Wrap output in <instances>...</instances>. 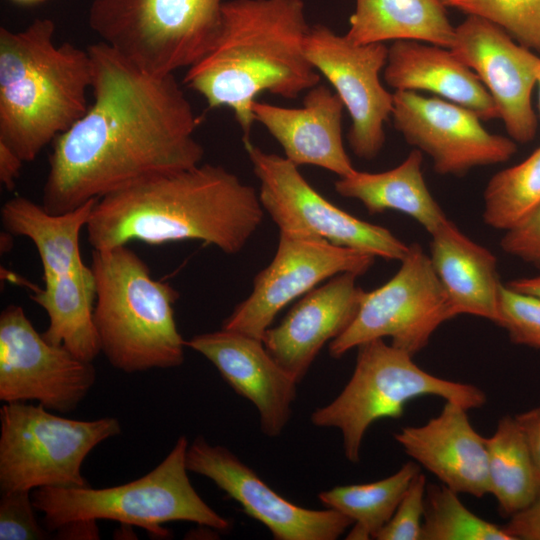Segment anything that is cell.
Returning <instances> with one entry per match:
<instances>
[{"label":"cell","instance_id":"1","mask_svg":"<svg viewBox=\"0 0 540 540\" xmlns=\"http://www.w3.org/2000/svg\"><path fill=\"white\" fill-rule=\"evenodd\" d=\"M93 102L53 141L42 206L72 211L142 178L201 164L192 105L174 74L146 72L99 41Z\"/></svg>","mask_w":540,"mask_h":540},{"label":"cell","instance_id":"2","mask_svg":"<svg viewBox=\"0 0 540 540\" xmlns=\"http://www.w3.org/2000/svg\"><path fill=\"white\" fill-rule=\"evenodd\" d=\"M263 217L252 186L221 165L205 163L148 176L99 198L86 230L93 250L131 241L197 240L237 254Z\"/></svg>","mask_w":540,"mask_h":540},{"label":"cell","instance_id":"3","mask_svg":"<svg viewBox=\"0 0 540 540\" xmlns=\"http://www.w3.org/2000/svg\"><path fill=\"white\" fill-rule=\"evenodd\" d=\"M310 27L303 0L225 1L217 39L187 69L184 84L209 108L232 110L250 139L259 94L294 99L320 83L305 51Z\"/></svg>","mask_w":540,"mask_h":540},{"label":"cell","instance_id":"4","mask_svg":"<svg viewBox=\"0 0 540 540\" xmlns=\"http://www.w3.org/2000/svg\"><path fill=\"white\" fill-rule=\"evenodd\" d=\"M52 19L20 31L0 28V141L24 162L87 110L92 67L88 50L55 42Z\"/></svg>","mask_w":540,"mask_h":540},{"label":"cell","instance_id":"5","mask_svg":"<svg viewBox=\"0 0 540 540\" xmlns=\"http://www.w3.org/2000/svg\"><path fill=\"white\" fill-rule=\"evenodd\" d=\"M90 267L96 285L93 319L109 363L126 373L180 366L186 340L174 317L179 292L154 279L126 245L93 250Z\"/></svg>","mask_w":540,"mask_h":540},{"label":"cell","instance_id":"6","mask_svg":"<svg viewBox=\"0 0 540 540\" xmlns=\"http://www.w3.org/2000/svg\"><path fill=\"white\" fill-rule=\"evenodd\" d=\"M188 440L180 436L153 470L144 476L108 488L41 487L33 490L44 527L57 531L77 521L112 520L138 526L159 537L167 536L163 524L188 521L220 532L231 522L213 510L197 493L188 477Z\"/></svg>","mask_w":540,"mask_h":540},{"label":"cell","instance_id":"7","mask_svg":"<svg viewBox=\"0 0 540 540\" xmlns=\"http://www.w3.org/2000/svg\"><path fill=\"white\" fill-rule=\"evenodd\" d=\"M354 371L339 395L310 417L313 425L341 432L344 455L360 461L368 428L383 418H400L405 405L420 396H437L466 410L482 407L485 393L478 387L447 380L421 369L409 353L375 339L357 347Z\"/></svg>","mask_w":540,"mask_h":540},{"label":"cell","instance_id":"8","mask_svg":"<svg viewBox=\"0 0 540 540\" xmlns=\"http://www.w3.org/2000/svg\"><path fill=\"white\" fill-rule=\"evenodd\" d=\"M225 0H93L88 23L100 41L138 68L174 74L213 47Z\"/></svg>","mask_w":540,"mask_h":540},{"label":"cell","instance_id":"9","mask_svg":"<svg viewBox=\"0 0 540 540\" xmlns=\"http://www.w3.org/2000/svg\"><path fill=\"white\" fill-rule=\"evenodd\" d=\"M120 432L115 417L75 420L40 404L5 403L0 409V488L88 486L81 473L85 458Z\"/></svg>","mask_w":540,"mask_h":540},{"label":"cell","instance_id":"10","mask_svg":"<svg viewBox=\"0 0 540 540\" xmlns=\"http://www.w3.org/2000/svg\"><path fill=\"white\" fill-rule=\"evenodd\" d=\"M396 274L379 288L364 292L358 312L329 343L333 358L375 339L390 338L391 345L414 356L433 333L455 317L433 266L418 243L409 245Z\"/></svg>","mask_w":540,"mask_h":540},{"label":"cell","instance_id":"11","mask_svg":"<svg viewBox=\"0 0 540 540\" xmlns=\"http://www.w3.org/2000/svg\"><path fill=\"white\" fill-rule=\"evenodd\" d=\"M243 144L260 184L261 205L279 231L312 234L374 257L404 258L409 245L387 228L358 219L328 201L285 157L262 150L250 139H243Z\"/></svg>","mask_w":540,"mask_h":540},{"label":"cell","instance_id":"12","mask_svg":"<svg viewBox=\"0 0 540 540\" xmlns=\"http://www.w3.org/2000/svg\"><path fill=\"white\" fill-rule=\"evenodd\" d=\"M375 258L312 234L281 230L271 263L255 276L250 295L223 321L222 328L262 340L287 304L338 274L363 275Z\"/></svg>","mask_w":540,"mask_h":540},{"label":"cell","instance_id":"13","mask_svg":"<svg viewBox=\"0 0 540 540\" xmlns=\"http://www.w3.org/2000/svg\"><path fill=\"white\" fill-rule=\"evenodd\" d=\"M96 380L92 362L38 333L24 309L15 304L0 314V400L38 401L48 410H75Z\"/></svg>","mask_w":540,"mask_h":540},{"label":"cell","instance_id":"14","mask_svg":"<svg viewBox=\"0 0 540 540\" xmlns=\"http://www.w3.org/2000/svg\"><path fill=\"white\" fill-rule=\"evenodd\" d=\"M305 51L314 68L332 85L349 113L347 139L352 152L372 160L384 147L385 123L392 115L394 96L380 75L388 58L385 43L354 44L324 24L308 32Z\"/></svg>","mask_w":540,"mask_h":540},{"label":"cell","instance_id":"15","mask_svg":"<svg viewBox=\"0 0 540 540\" xmlns=\"http://www.w3.org/2000/svg\"><path fill=\"white\" fill-rule=\"evenodd\" d=\"M391 118L405 141L427 154L440 175L461 176L473 168L508 161L514 140L486 130L473 111L439 97L395 91Z\"/></svg>","mask_w":540,"mask_h":540},{"label":"cell","instance_id":"16","mask_svg":"<svg viewBox=\"0 0 540 540\" xmlns=\"http://www.w3.org/2000/svg\"><path fill=\"white\" fill-rule=\"evenodd\" d=\"M450 50L484 85L510 138L532 141L537 133L532 92L540 57L496 24L472 15L455 27Z\"/></svg>","mask_w":540,"mask_h":540},{"label":"cell","instance_id":"17","mask_svg":"<svg viewBox=\"0 0 540 540\" xmlns=\"http://www.w3.org/2000/svg\"><path fill=\"white\" fill-rule=\"evenodd\" d=\"M189 472L214 482L276 540H336L353 521L336 510H313L290 502L228 448L197 437L187 449Z\"/></svg>","mask_w":540,"mask_h":540},{"label":"cell","instance_id":"18","mask_svg":"<svg viewBox=\"0 0 540 540\" xmlns=\"http://www.w3.org/2000/svg\"><path fill=\"white\" fill-rule=\"evenodd\" d=\"M186 347L208 359L234 391L255 406L266 436L283 432L299 383L276 362L261 339L221 328L193 336Z\"/></svg>","mask_w":540,"mask_h":540},{"label":"cell","instance_id":"19","mask_svg":"<svg viewBox=\"0 0 540 540\" xmlns=\"http://www.w3.org/2000/svg\"><path fill=\"white\" fill-rule=\"evenodd\" d=\"M357 275L341 273L314 288L294 305L262 341L276 362L298 383L322 347L342 334L355 318L364 291Z\"/></svg>","mask_w":540,"mask_h":540},{"label":"cell","instance_id":"20","mask_svg":"<svg viewBox=\"0 0 540 540\" xmlns=\"http://www.w3.org/2000/svg\"><path fill=\"white\" fill-rule=\"evenodd\" d=\"M344 109L339 96L320 83L306 91L301 107L258 100L252 107L255 123L264 126L280 144L286 159L298 167L317 166L338 177L356 170L343 143Z\"/></svg>","mask_w":540,"mask_h":540},{"label":"cell","instance_id":"21","mask_svg":"<svg viewBox=\"0 0 540 540\" xmlns=\"http://www.w3.org/2000/svg\"><path fill=\"white\" fill-rule=\"evenodd\" d=\"M395 440L415 462L457 493L481 498L489 493L486 438L471 425L467 410L446 401L421 426H406Z\"/></svg>","mask_w":540,"mask_h":540},{"label":"cell","instance_id":"22","mask_svg":"<svg viewBox=\"0 0 540 540\" xmlns=\"http://www.w3.org/2000/svg\"><path fill=\"white\" fill-rule=\"evenodd\" d=\"M395 91H425L463 106L482 121L498 117L496 106L477 75L445 47L415 40L394 41L383 70Z\"/></svg>","mask_w":540,"mask_h":540},{"label":"cell","instance_id":"23","mask_svg":"<svg viewBox=\"0 0 540 540\" xmlns=\"http://www.w3.org/2000/svg\"><path fill=\"white\" fill-rule=\"evenodd\" d=\"M430 236V261L455 317L469 314L497 324L503 284L496 256L449 219Z\"/></svg>","mask_w":540,"mask_h":540},{"label":"cell","instance_id":"24","mask_svg":"<svg viewBox=\"0 0 540 540\" xmlns=\"http://www.w3.org/2000/svg\"><path fill=\"white\" fill-rule=\"evenodd\" d=\"M422 162V152L414 149L390 170H355L339 177L334 189L342 197L360 201L370 214L394 210L408 215L431 235L448 218L426 185Z\"/></svg>","mask_w":540,"mask_h":540},{"label":"cell","instance_id":"25","mask_svg":"<svg viewBox=\"0 0 540 540\" xmlns=\"http://www.w3.org/2000/svg\"><path fill=\"white\" fill-rule=\"evenodd\" d=\"M441 0H355L345 36L354 44L415 40L450 49L455 35Z\"/></svg>","mask_w":540,"mask_h":540},{"label":"cell","instance_id":"26","mask_svg":"<svg viewBox=\"0 0 540 540\" xmlns=\"http://www.w3.org/2000/svg\"><path fill=\"white\" fill-rule=\"evenodd\" d=\"M98 199L62 214L48 212L42 204L16 196L1 207V222L14 236L30 239L40 257L43 278L69 273L85 264L80 253V233Z\"/></svg>","mask_w":540,"mask_h":540},{"label":"cell","instance_id":"27","mask_svg":"<svg viewBox=\"0 0 540 540\" xmlns=\"http://www.w3.org/2000/svg\"><path fill=\"white\" fill-rule=\"evenodd\" d=\"M43 283L44 287L31 296L49 318L43 337L92 362L101 348L93 319L96 285L91 267L84 265L69 273L46 277Z\"/></svg>","mask_w":540,"mask_h":540},{"label":"cell","instance_id":"28","mask_svg":"<svg viewBox=\"0 0 540 540\" xmlns=\"http://www.w3.org/2000/svg\"><path fill=\"white\" fill-rule=\"evenodd\" d=\"M489 494L503 516L511 517L528 507L540 490L524 433L515 416L502 417L494 433L486 438Z\"/></svg>","mask_w":540,"mask_h":540},{"label":"cell","instance_id":"29","mask_svg":"<svg viewBox=\"0 0 540 540\" xmlns=\"http://www.w3.org/2000/svg\"><path fill=\"white\" fill-rule=\"evenodd\" d=\"M420 472L416 462L403 464L394 474L369 483L336 486L318 494L326 508L353 521L346 539H375L387 524L413 478Z\"/></svg>","mask_w":540,"mask_h":540},{"label":"cell","instance_id":"30","mask_svg":"<svg viewBox=\"0 0 540 540\" xmlns=\"http://www.w3.org/2000/svg\"><path fill=\"white\" fill-rule=\"evenodd\" d=\"M540 203V146L525 160L494 174L483 193L486 225L504 232Z\"/></svg>","mask_w":540,"mask_h":540},{"label":"cell","instance_id":"31","mask_svg":"<svg viewBox=\"0 0 540 540\" xmlns=\"http://www.w3.org/2000/svg\"><path fill=\"white\" fill-rule=\"evenodd\" d=\"M421 540H514L503 526L471 512L449 487H426Z\"/></svg>","mask_w":540,"mask_h":540},{"label":"cell","instance_id":"32","mask_svg":"<svg viewBox=\"0 0 540 540\" xmlns=\"http://www.w3.org/2000/svg\"><path fill=\"white\" fill-rule=\"evenodd\" d=\"M446 8L486 19L540 53V0H441Z\"/></svg>","mask_w":540,"mask_h":540},{"label":"cell","instance_id":"33","mask_svg":"<svg viewBox=\"0 0 540 540\" xmlns=\"http://www.w3.org/2000/svg\"><path fill=\"white\" fill-rule=\"evenodd\" d=\"M497 325L518 345L540 349V297L502 285Z\"/></svg>","mask_w":540,"mask_h":540},{"label":"cell","instance_id":"34","mask_svg":"<svg viewBox=\"0 0 540 540\" xmlns=\"http://www.w3.org/2000/svg\"><path fill=\"white\" fill-rule=\"evenodd\" d=\"M28 490L3 491L0 500V540H43L50 538L35 516Z\"/></svg>","mask_w":540,"mask_h":540},{"label":"cell","instance_id":"35","mask_svg":"<svg viewBox=\"0 0 540 540\" xmlns=\"http://www.w3.org/2000/svg\"><path fill=\"white\" fill-rule=\"evenodd\" d=\"M426 477L418 472L409 484L394 514L377 533V540H421L425 508Z\"/></svg>","mask_w":540,"mask_h":540},{"label":"cell","instance_id":"36","mask_svg":"<svg viewBox=\"0 0 540 540\" xmlns=\"http://www.w3.org/2000/svg\"><path fill=\"white\" fill-rule=\"evenodd\" d=\"M500 246L507 254L540 267V203L505 231Z\"/></svg>","mask_w":540,"mask_h":540},{"label":"cell","instance_id":"37","mask_svg":"<svg viewBox=\"0 0 540 540\" xmlns=\"http://www.w3.org/2000/svg\"><path fill=\"white\" fill-rule=\"evenodd\" d=\"M503 527L514 540H540V490L534 501Z\"/></svg>","mask_w":540,"mask_h":540},{"label":"cell","instance_id":"38","mask_svg":"<svg viewBox=\"0 0 540 540\" xmlns=\"http://www.w3.org/2000/svg\"><path fill=\"white\" fill-rule=\"evenodd\" d=\"M526 438L535 467L540 476V409L534 408L515 416Z\"/></svg>","mask_w":540,"mask_h":540},{"label":"cell","instance_id":"39","mask_svg":"<svg viewBox=\"0 0 540 540\" xmlns=\"http://www.w3.org/2000/svg\"><path fill=\"white\" fill-rule=\"evenodd\" d=\"M24 160L7 144L0 141V182L12 191L20 175Z\"/></svg>","mask_w":540,"mask_h":540},{"label":"cell","instance_id":"40","mask_svg":"<svg viewBox=\"0 0 540 540\" xmlns=\"http://www.w3.org/2000/svg\"><path fill=\"white\" fill-rule=\"evenodd\" d=\"M63 539H98L99 531L96 521H77L68 523L57 531Z\"/></svg>","mask_w":540,"mask_h":540},{"label":"cell","instance_id":"41","mask_svg":"<svg viewBox=\"0 0 540 540\" xmlns=\"http://www.w3.org/2000/svg\"><path fill=\"white\" fill-rule=\"evenodd\" d=\"M506 285L513 290L540 297V273L533 277L511 280Z\"/></svg>","mask_w":540,"mask_h":540},{"label":"cell","instance_id":"42","mask_svg":"<svg viewBox=\"0 0 540 540\" xmlns=\"http://www.w3.org/2000/svg\"><path fill=\"white\" fill-rule=\"evenodd\" d=\"M11 1L18 4H22V5H33V4L45 2L47 0H11Z\"/></svg>","mask_w":540,"mask_h":540},{"label":"cell","instance_id":"43","mask_svg":"<svg viewBox=\"0 0 540 540\" xmlns=\"http://www.w3.org/2000/svg\"><path fill=\"white\" fill-rule=\"evenodd\" d=\"M537 86H538V105H539V113H540V73L537 80Z\"/></svg>","mask_w":540,"mask_h":540},{"label":"cell","instance_id":"44","mask_svg":"<svg viewBox=\"0 0 540 540\" xmlns=\"http://www.w3.org/2000/svg\"><path fill=\"white\" fill-rule=\"evenodd\" d=\"M538 408L540 409V406Z\"/></svg>","mask_w":540,"mask_h":540}]
</instances>
